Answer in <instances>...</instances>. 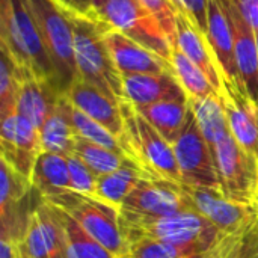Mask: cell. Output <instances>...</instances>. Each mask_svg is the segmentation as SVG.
I'll use <instances>...</instances> for the list:
<instances>
[{"label": "cell", "instance_id": "1", "mask_svg": "<svg viewBox=\"0 0 258 258\" xmlns=\"http://www.w3.org/2000/svg\"><path fill=\"white\" fill-rule=\"evenodd\" d=\"M0 45L21 68L47 80L62 94L56 70L27 0H0Z\"/></svg>", "mask_w": 258, "mask_h": 258}, {"label": "cell", "instance_id": "2", "mask_svg": "<svg viewBox=\"0 0 258 258\" xmlns=\"http://www.w3.org/2000/svg\"><path fill=\"white\" fill-rule=\"evenodd\" d=\"M68 12L73 21V47L79 79L97 86L115 101L122 103V76L104 39L106 23L92 14Z\"/></svg>", "mask_w": 258, "mask_h": 258}, {"label": "cell", "instance_id": "3", "mask_svg": "<svg viewBox=\"0 0 258 258\" xmlns=\"http://www.w3.org/2000/svg\"><path fill=\"white\" fill-rule=\"evenodd\" d=\"M122 230L127 243L135 239L147 237L198 252L210 251L224 236L212 222L195 210L160 218L122 216Z\"/></svg>", "mask_w": 258, "mask_h": 258}, {"label": "cell", "instance_id": "4", "mask_svg": "<svg viewBox=\"0 0 258 258\" xmlns=\"http://www.w3.org/2000/svg\"><path fill=\"white\" fill-rule=\"evenodd\" d=\"M42 200L73 218L91 237L100 242L113 255L125 257L128 243L124 236L119 207H115L98 197L79 194L71 189Z\"/></svg>", "mask_w": 258, "mask_h": 258}, {"label": "cell", "instance_id": "5", "mask_svg": "<svg viewBox=\"0 0 258 258\" xmlns=\"http://www.w3.org/2000/svg\"><path fill=\"white\" fill-rule=\"evenodd\" d=\"M121 109L124 113L121 145L127 157L153 178L183 183L172 144L141 116L132 104L122 101Z\"/></svg>", "mask_w": 258, "mask_h": 258}, {"label": "cell", "instance_id": "6", "mask_svg": "<svg viewBox=\"0 0 258 258\" xmlns=\"http://www.w3.org/2000/svg\"><path fill=\"white\" fill-rule=\"evenodd\" d=\"M27 5L56 70L60 91L65 95L70 86L79 79L70 12L59 0H27Z\"/></svg>", "mask_w": 258, "mask_h": 258}, {"label": "cell", "instance_id": "7", "mask_svg": "<svg viewBox=\"0 0 258 258\" xmlns=\"http://www.w3.org/2000/svg\"><path fill=\"white\" fill-rule=\"evenodd\" d=\"M219 190L231 201L258 206V159L243 150L233 135L213 148Z\"/></svg>", "mask_w": 258, "mask_h": 258}, {"label": "cell", "instance_id": "8", "mask_svg": "<svg viewBox=\"0 0 258 258\" xmlns=\"http://www.w3.org/2000/svg\"><path fill=\"white\" fill-rule=\"evenodd\" d=\"M95 17L142 47L168 60L171 59L174 45L159 21L138 0H109Z\"/></svg>", "mask_w": 258, "mask_h": 258}, {"label": "cell", "instance_id": "9", "mask_svg": "<svg viewBox=\"0 0 258 258\" xmlns=\"http://www.w3.org/2000/svg\"><path fill=\"white\" fill-rule=\"evenodd\" d=\"M190 209L212 222L224 236L237 233L258 221V206L228 200L219 189L177 183Z\"/></svg>", "mask_w": 258, "mask_h": 258}, {"label": "cell", "instance_id": "10", "mask_svg": "<svg viewBox=\"0 0 258 258\" xmlns=\"http://www.w3.org/2000/svg\"><path fill=\"white\" fill-rule=\"evenodd\" d=\"M172 148L184 184L219 189L213 151L200 130L192 109L183 132L172 142Z\"/></svg>", "mask_w": 258, "mask_h": 258}, {"label": "cell", "instance_id": "11", "mask_svg": "<svg viewBox=\"0 0 258 258\" xmlns=\"http://www.w3.org/2000/svg\"><path fill=\"white\" fill-rule=\"evenodd\" d=\"M119 210L128 218H160L192 209L177 183L145 177L128 194Z\"/></svg>", "mask_w": 258, "mask_h": 258}, {"label": "cell", "instance_id": "12", "mask_svg": "<svg viewBox=\"0 0 258 258\" xmlns=\"http://www.w3.org/2000/svg\"><path fill=\"white\" fill-rule=\"evenodd\" d=\"M41 153L39 128L17 112L2 118L0 160L32 181L33 168Z\"/></svg>", "mask_w": 258, "mask_h": 258}, {"label": "cell", "instance_id": "13", "mask_svg": "<svg viewBox=\"0 0 258 258\" xmlns=\"http://www.w3.org/2000/svg\"><path fill=\"white\" fill-rule=\"evenodd\" d=\"M21 248L26 258H67L65 227L59 209L42 198L32 210Z\"/></svg>", "mask_w": 258, "mask_h": 258}, {"label": "cell", "instance_id": "14", "mask_svg": "<svg viewBox=\"0 0 258 258\" xmlns=\"http://www.w3.org/2000/svg\"><path fill=\"white\" fill-rule=\"evenodd\" d=\"M234 32L237 71L248 97L258 107V45L254 29L245 20L237 0H219Z\"/></svg>", "mask_w": 258, "mask_h": 258}, {"label": "cell", "instance_id": "15", "mask_svg": "<svg viewBox=\"0 0 258 258\" xmlns=\"http://www.w3.org/2000/svg\"><path fill=\"white\" fill-rule=\"evenodd\" d=\"M104 39L121 76L172 73L171 62L168 59L142 47L128 36L110 27L107 23L104 26Z\"/></svg>", "mask_w": 258, "mask_h": 258}, {"label": "cell", "instance_id": "16", "mask_svg": "<svg viewBox=\"0 0 258 258\" xmlns=\"http://www.w3.org/2000/svg\"><path fill=\"white\" fill-rule=\"evenodd\" d=\"M74 107L101 124L119 141L124 135V113L121 103L115 101L97 86L77 79L63 95Z\"/></svg>", "mask_w": 258, "mask_h": 258}, {"label": "cell", "instance_id": "17", "mask_svg": "<svg viewBox=\"0 0 258 258\" xmlns=\"http://www.w3.org/2000/svg\"><path fill=\"white\" fill-rule=\"evenodd\" d=\"M230 132L236 142L258 159V107L239 88L224 83L221 92Z\"/></svg>", "mask_w": 258, "mask_h": 258}, {"label": "cell", "instance_id": "18", "mask_svg": "<svg viewBox=\"0 0 258 258\" xmlns=\"http://www.w3.org/2000/svg\"><path fill=\"white\" fill-rule=\"evenodd\" d=\"M207 39L221 67L224 83L245 91L236 62V47H234V32L231 21L219 0H210L209 6V24H207Z\"/></svg>", "mask_w": 258, "mask_h": 258}, {"label": "cell", "instance_id": "19", "mask_svg": "<svg viewBox=\"0 0 258 258\" xmlns=\"http://www.w3.org/2000/svg\"><path fill=\"white\" fill-rule=\"evenodd\" d=\"M122 97L133 107L148 106L163 100L187 98L174 73L122 74Z\"/></svg>", "mask_w": 258, "mask_h": 258}, {"label": "cell", "instance_id": "20", "mask_svg": "<svg viewBox=\"0 0 258 258\" xmlns=\"http://www.w3.org/2000/svg\"><path fill=\"white\" fill-rule=\"evenodd\" d=\"M175 45L204 71V74L210 79L213 86L221 94L224 89V76L210 47L207 35L201 32V29L184 14H178Z\"/></svg>", "mask_w": 258, "mask_h": 258}, {"label": "cell", "instance_id": "21", "mask_svg": "<svg viewBox=\"0 0 258 258\" xmlns=\"http://www.w3.org/2000/svg\"><path fill=\"white\" fill-rule=\"evenodd\" d=\"M63 95L51 83L24 71L17 101V113L29 119L36 128H41L57 107Z\"/></svg>", "mask_w": 258, "mask_h": 258}, {"label": "cell", "instance_id": "22", "mask_svg": "<svg viewBox=\"0 0 258 258\" xmlns=\"http://www.w3.org/2000/svg\"><path fill=\"white\" fill-rule=\"evenodd\" d=\"M168 142H174L183 132L189 116V98L163 100L148 106L135 107Z\"/></svg>", "mask_w": 258, "mask_h": 258}, {"label": "cell", "instance_id": "23", "mask_svg": "<svg viewBox=\"0 0 258 258\" xmlns=\"http://www.w3.org/2000/svg\"><path fill=\"white\" fill-rule=\"evenodd\" d=\"M32 186L41 198L70 190L71 186L67 156L42 151L33 168Z\"/></svg>", "mask_w": 258, "mask_h": 258}, {"label": "cell", "instance_id": "24", "mask_svg": "<svg viewBox=\"0 0 258 258\" xmlns=\"http://www.w3.org/2000/svg\"><path fill=\"white\" fill-rule=\"evenodd\" d=\"M145 177H150V175L141 166H138L133 160L128 159L116 171L98 177L95 197L121 209L128 194Z\"/></svg>", "mask_w": 258, "mask_h": 258}, {"label": "cell", "instance_id": "25", "mask_svg": "<svg viewBox=\"0 0 258 258\" xmlns=\"http://www.w3.org/2000/svg\"><path fill=\"white\" fill-rule=\"evenodd\" d=\"M189 106L195 115L203 136L206 138L213 151L216 144L231 133L221 95L216 94L207 98L189 100Z\"/></svg>", "mask_w": 258, "mask_h": 258}, {"label": "cell", "instance_id": "26", "mask_svg": "<svg viewBox=\"0 0 258 258\" xmlns=\"http://www.w3.org/2000/svg\"><path fill=\"white\" fill-rule=\"evenodd\" d=\"M41 135V147L42 151L70 156L73 154L74 142H76V132L74 127L65 112L63 107V97L60 98L57 107L53 113L45 119L42 127L39 128Z\"/></svg>", "mask_w": 258, "mask_h": 258}, {"label": "cell", "instance_id": "27", "mask_svg": "<svg viewBox=\"0 0 258 258\" xmlns=\"http://www.w3.org/2000/svg\"><path fill=\"white\" fill-rule=\"evenodd\" d=\"M169 62L174 76L177 77L189 100H200L219 94L204 71L197 63H194L177 45L172 48Z\"/></svg>", "mask_w": 258, "mask_h": 258}, {"label": "cell", "instance_id": "28", "mask_svg": "<svg viewBox=\"0 0 258 258\" xmlns=\"http://www.w3.org/2000/svg\"><path fill=\"white\" fill-rule=\"evenodd\" d=\"M73 154L77 156L85 165H88L98 177L116 171L128 160V157L124 153L109 150L103 145L94 144L80 136L76 138Z\"/></svg>", "mask_w": 258, "mask_h": 258}, {"label": "cell", "instance_id": "29", "mask_svg": "<svg viewBox=\"0 0 258 258\" xmlns=\"http://www.w3.org/2000/svg\"><path fill=\"white\" fill-rule=\"evenodd\" d=\"M21 68L9 51L0 45V118L17 112V101L24 77Z\"/></svg>", "mask_w": 258, "mask_h": 258}, {"label": "cell", "instance_id": "30", "mask_svg": "<svg viewBox=\"0 0 258 258\" xmlns=\"http://www.w3.org/2000/svg\"><path fill=\"white\" fill-rule=\"evenodd\" d=\"M62 222L67 237V258H118L100 242L91 237L73 218L62 210Z\"/></svg>", "mask_w": 258, "mask_h": 258}, {"label": "cell", "instance_id": "31", "mask_svg": "<svg viewBox=\"0 0 258 258\" xmlns=\"http://www.w3.org/2000/svg\"><path fill=\"white\" fill-rule=\"evenodd\" d=\"M0 215L29 203L30 195L35 192L29 178L23 177L3 160H0Z\"/></svg>", "mask_w": 258, "mask_h": 258}, {"label": "cell", "instance_id": "32", "mask_svg": "<svg viewBox=\"0 0 258 258\" xmlns=\"http://www.w3.org/2000/svg\"><path fill=\"white\" fill-rule=\"evenodd\" d=\"M63 107H65V112H67V115H68L77 136H80V138H83L86 141H91L94 144L103 145V147H106L109 150L124 153L121 141L116 136H113L101 124H98L97 121H94L92 118H89L88 115L80 112L77 107H74L65 97H63Z\"/></svg>", "mask_w": 258, "mask_h": 258}, {"label": "cell", "instance_id": "33", "mask_svg": "<svg viewBox=\"0 0 258 258\" xmlns=\"http://www.w3.org/2000/svg\"><path fill=\"white\" fill-rule=\"evenodd\" d=\"M207 252H198L166 242L142 237L128 242V251L124 258H201Z\"/></svg>", "mask_w": 258, "mask_h": 258}, {"label": "cell", "instance_id": "34", "mask_svg": "<svg viewBox=\"0 0 258 258\" xmlns=\"http://www.w3.org/2000/svg\"><path fill=\"white\" fill-rule=\"evenodd\" d=\"M160 24L171 44L175 47L177 44V20L178 11L172 5L171 0H138Z\"/></svg>", "mask_w": 258, "mask_h": 258}, {"label": "cell", "instance_id": "35", "mask_svg": "<svg viewBox=\"0 0 258 258\" xmlns=\"http://www.w3.org/2000/svg\"><path fill=\"white\" fill-rule=\"evenodd\" d=\"M67 159H68L71 190L95 197L98 175L88 165H85L77 156L70 154V156H67Z\"/></svg>", "mask_w": 258, "mask_h": 258}, {"label": "cell", "instance_id": "36", "mask_svg": "<svg viewBox=\"0 0 258 258\" xmlns=\"http://www.w3.org/2000/svg\"><path fill=\"white\" fill-rule=\"evenodd\" d=\"M174 5L180 14L187 15L201 29V32L207 35L210 0H174Z\"/></svg>", "mask_w": 258, "mask_h": 258}, {"label": "cell", "instance_id": "37", "mask_svg": "<svg viewBox=\"0 0 258 258\" xmlns=\"http://www.w3.org/2000/svg\"><path fill=\"white\" fill-rule=\"evenodd\" d=\"M0 258H26L21 243L9 236H2L0 240Z\"/></svg>", "mask_w": 258, "mask_h": 258}, {"label": "cell", "instance_id": "38", "mask_svg": "<svg viewBox=\"0 0 258 258\" xmlns=\"http://www.w3.org/2000/svg\"><path fill=\"white\" fill-rule=\"evenodd\" d=\"M222 252H224V236L203 258H222Z\"/></svg>", "mask_w": 258, "mask_h": 258}, {"label": "cell", "instance_id": "39", "mask_svg": "<svg viewBox=\"0 0 258 258\" xmlns=\"http://www.w3.org/2000/svg\"><path fill=\"white\" fill-rule=\"evenodd\" d=\"M107 3H109V0H91V12H92V15H97Z\"/></svg>", "mask_w": 258, "mask_h": 258}, {"label": "cell", "instance_id": "40", "mask_svg": "<svg viewBox=\"0 0 258 258\" xmlns=\"http://www.w3.org/2000/svg\"><path fill=\"white\" fill-rule=\"evenodd\" d=\"M204 255H206V254H204ZM204 255H203V257H204ZM203 257H201V258H203Z\"/></svg>", "mask_w": 258, "mask_h": 258}]
</instances>
